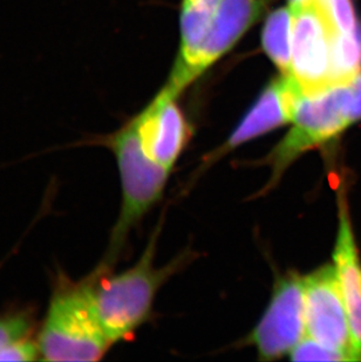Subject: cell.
<instances>
[{
	"instance_id": "e0dca14e",
	"label": "cell",
	"mask_w": 361,
	"mask_h": 362,
	"mask_svg": "<svg viewBox=\"0 0 361 362\" xmlns=\"http://www.w3.org/2000/svg\"><path fill=\"white\" fill-rule=\"evenodd\" d=\"M327 17L336 31L350 35L358 30L351 0H321Z\"/></svg>"
},
{
	"instance_id": "ffe728a7",
	"label": "cell",
	"mask_w": 361,
	"mask_h": 362,
	"mask_svg": "<svg viewBox=\"0 0 361 362\" xmlns=\"http://www.w3.org/2000/svg\"><path fill=\"white\" fill-rule=\"evenodd\" d=\"M310 0H289V7L291 11H296L303 6L304 4H306Z\"/></svg>"
},
{
	"instance_id": "2e32d148",
	"label": "cell",
	"mask_w": 361,
	"mask_h": 362,
	"mask_svg": "<svg viewBox=\"0 0 361 362\" xmlns=\"http://www.w3.org/2000/svg\"><path fill=\"white\" fill-rule=\"evenodd\" d=\"M294 361H350L348 356L306 335L290 353Z\"/></svg>"
},
{
	"instance_id": "d6986e66",
	"label": "cell",
	"mask_w": 361,
	"mask_h": 362,
	"mask_svg": "<svg viewBox=\"0 0 361 362\" xmlns=\"http://www.w3.org/2000/svg\"><path fill=\"white\" fill-rule=\"evenodd\" d=\"M352 88V121L361 120V74L351 83Z\"/></svg>"
},
{
	"instance_id": "6da1fadb",
	"label": "cell",
	"mask_w": 361,
	"mask_h": 362,
	"mask_svg": "<svg viewBox=\"0 0 361 362\" xmlns=\"http://www.w3.org/2000/svg\"><path fill=\"white\" fill-rule=\"evenodd\" d=\"M41 360L98 361L112 346L96 312L93 274L73 279L58 271L51 296L38 328Z\"/></svg>"
},
{
	"instance_id": "9a60e30c",
	"label": "cell",
	"mask_w": 361,
	"mask_h": 362,
	"mask_svg": "<svg viewBox=\"0 0 361 362\" xmlns=\"http://www.w3.org/2000/svg\"><path fill=\"white\" fill-rule=\"evenodd\" d=\"M37 333V318L35 308L31 306L8 308L0 313V353Z\"/></svg>"
},
{
	"instance_id": "5b68a950",
	"label": "cell",
	"mask_w": 361,
	"mask_h": 362,
	"mask_svg": "<svg viewBox=\"0 0 361 362\" xmlns=\"http://www.w3.org/2000/svg\"><path fill=\"white\" fill-rule=\"evenodd\" d=\"M292 73L304 95L334 87L332 46L334 30L321 0H310L293 11Z\"/></svg>"
},
{
	"instance_id": "9c48e42d",
	"label": "cell",
	"mask_w": 361,
	"mask_h": 362,
	"mask_svg": "<svg viewBox=\"0 0 361 362\" xmlns=\"http://www.w3.org/2000/svg\"><path fill=\"white\" fill-rule=\"evenodd\" d=\"M302 94V89L292 76L282 74L273 80L236 127L228 141L212 153L209 161L218 160L256 137L292 122L297 103Z\"/></svg>"
},
{
	"instance_id": "30bf717a",
	"label": "cell",
	"mask_w": 361,
	"mask_h": 362,
	"mask_svg": "<svg viewBox=\"0 0 361 362\" xmlns=\"http://www.w3.org/2000/svg\"><path fill=\"white\" fill-rule=\"evenodd\" d=\"M265 5V0H222L215 21L191 67L194 80L231 49L239 38L262 17Z\"/></svg>"
},
{
	"instance_id": "5bb4252c",
	"label": "cell",
	"mask_w": 361,
	"mask_h": 362,
	"mask_svg": "<svg viewBox=\"0 0 361 362\" xmlns=\"http://www.w3.org/2000/svg\"><path fill=\"white\" fill-rule=\"evenodd\" d=\"M361 74V30L350 35L337 33L332 46L334 86L350 85Z\"/></svg>"
},
{
	"instance_id": "4fadbf2b",
	"label": "cell",
	"mask_w": 361,
	"mask_h": 362,
	"mask_svg": "<svg viewBox=\"0 0 361 362\" xmlns=\"http://www.w3.org/2000/svg\"><path fill=\"white\" fill-rule=\"evenodd\" d=\"M292 30L293 13L290 7L270 14L263 28V47L283 76L292 73Z\"/></svg>"
},
{
	"instance_id": "3957f363",
	"label": "cell",
	"mask_w": 361,
	"mask_h": 362,
	"mask_svg": "<svg viewBox=\"0 0 361 362\" xmlns=\"http://www.w3.org/2000/svg\"><path fill=\"white\" fill-rule=\"evenodd\" d=\"M156 236L157 233L130 269L113 274V269L98 265L92 272L96 312L112 345L130 338L148 320L157 291L184 260L182 257L167 267H155Z\"/></svg>"
},
{
	"instance_id": "ba28073f",
	"label": "cell",
	"mask_w": 361,
	"mask_h": 362,
	"mask_svg": "<svg viewBox=\"0 0 361 362\" xmlns=\"http://www.w3.org/2000/svg\"><path fill=\"white\" fill-rule=\"evenodd\" d=\"M180 93L168 81L156 98L134 117L147 154L169 171L189 137V126L176 103Z\"/></svg>"
},
{
	"instance_id": "7c38bea8",
	"label": "cell",
	"mask_w": 361,
	"mask_h": 362,
	"mask_svg": "<svg viewBox=\"0 0 361 362\" xmlns=\"http://www.w3.org/2000/svg\"><path fill=\"white\" fill-rule=\"evenodd\" d=\"M222 0H183L180 14V53L171 81L184 89L194 81L191 67L215 21Z\"/></svg>"
},
{
	"instance_id": "52a82bcc",
	"label": "cell",
	"mask_w": 361,
	"mask_h": 362,
	"mask_svg": "<svg viewBox=\"0 0 361 362\" xmlns=\"http://www.w3.org/2000/svg\"><path fill=\"white\" fill-rule=\"evenodd\" d=\"M304 297L307 335L358 361L334 264L304 277Z\"/></svg>"
},
{
	"instance_id": "ac0fdd59",
	"label": "cell",
	"mask_w": 361,
	"mask_h": 362,
	"mask_svg": "<svg viewBox=\"0 0 361 362\" xmlns=\"http://www.w3.org/2000/svg\"><path fill=\"white\" fill-rule=\"evenodd\" d=\"M41 359L38 335L23 339L0 353V361H37Z\"/></svg>"
},
{
	"instance_id": "7a4b0ae2",
	"label": "cell",
	"mask_w": 361,
	"mask_h": 362,
	"mask_svg": "<svg viewBox=\"0 0 361 362\" xmlns=\"http://www.w3.org/2000/svg\"><path fill=\"white\" fill-rule=\"evenodd\" d=\"M85 146H100L112 151L119 168L122 204L109 238L108 251L100 265L113 269L130 231L160 201L171 171L149 158L135 119L114 133L82 141Z\"/></svg>"
},
{
	"instance_id": "277c9868",
	"label": "cell",
	"mask_w": 361,
	"mask_h": 362,
	"mask_svg": "<svg viewBox=\"0 0 361 362\" xmlns=\"http://www.w3.org/2000/svg\"><path fill=\"white\" fill-rule=\"evenodd\" d=\"M352 88L334 86L314 95L302 94L292 119V128L266 156L271 168L268 188L276 185L287 168L307 151L339 136L350 124Z\"/></svg>"
},
{
	"instance_id": "8992f818",
	"label": "cell",
	"mask_w": 361,
	"mask_h": 362,
	"mask_svg": "<svg viewBox=\"0 0 361 362\" xmlns=\"http://www.w3.org/2000/svg\"><path fill=\"white\" fill-rule=\"evenodd\" d=\"M304 277L289 272L278 278L265 313L249 342L262 360H276L290 354L306 337Z\"/></svg>"
},
{
	"instance_id": "8fae6325",
	"label": "cell",
	"mask_w": 361,
	"mask_h": 362,
	"mask_svg": "<svg viewBox=\"0 0 361 362\" xmlns=\"http://www.w3.org/2000/svg\"><path fill=\"white\" fill-rule=\"evenodd\" d=\"M333 262L359 361L361 360V265L348 205L341 192L339 194V229L334 246Z\"/></svg>"
}]
</instances>
